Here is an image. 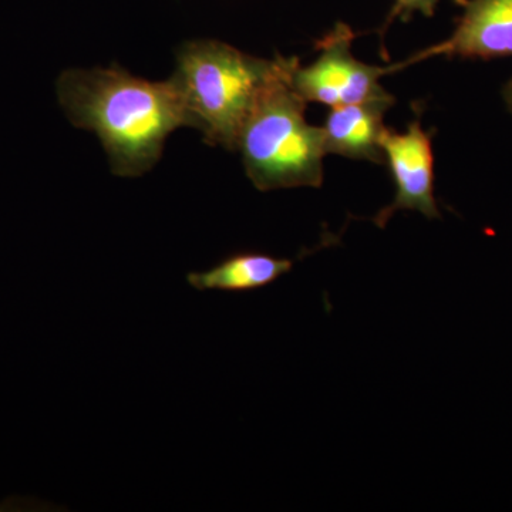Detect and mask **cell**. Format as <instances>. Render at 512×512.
<instances>
[{
  "instance_id": "cell-10",
  "label": "cell",
  "mask_w": 512,
  "mask_h": 512,
  "mask_svg": "<svg viewBox=\"0 0 512 512\" xmlns=\"http://www.w3.org/2000/svg\"><path fill=\"white\" fill-rule=\"evenodd\" d=\"M503 96L505 103H507L508 109H510L512 113V80L505 84Z\"/></svg>"
},
{
  "instance_id": "cell-6",
  "label": "cell",
  "mask_w": 512,
  "mask_h": 512,
  "mask_svg": "<svg viewBox=\"0 0 512 512\" xmlns=\"http://www.w3.org/2000/svg\"><path fill=\"white\" fill-rule=\"evenodd\" d=\"M463 8L453 35L403 60L400 70L436 56L481 60L512 56V0H467Z\"/></svg>"
},
{
  "instance_id": "cell-2",
  "label": "cell",
  "mask_w": 512,
  "mask_h": 512,
  "mask_svg": "<svg viewBox=\"0 0 512 512\" xmlns=\"http://www.w3.org/2000/svg\"><path fill=\"white\" fill-rule=\"evenodd\" d=\"M284 59H259L218 40L185 42L177 50L171 79L184 101L190 128L200 131L210 146L235 151L245 120Z\"/></svg>"
},
{
  "instance_id": "cell-3",
  "label": "cell",
  "mask_w": 512,
  "mask_h": 512,
  "mask_svg": "<svg viewBox=\"0 0 512 512\" xmlns=\"http://www.w3.org/2000/svg\"><path fill=\"white\" fill-rule=\"evenodd\" d=\"M298 60L285 57L239 133L235 151L247 177L262 192L323 184L325 136L322 127L308 123V103L292 89L291 72Z\"/></svg>"
},
{
  "instance_id": "cell-5",
  "label": "cell",
  "mask_w": 512,
  "mask_h": 512,
  "mask_svg": "<svg viewBox=\"0 0 512 512\" xmlns=\"http://www.w3.org/2000/svg\"><path fill=\"white\" fill-rule=\"evenodd\" d=\"M433 131L424 130L420 119L404 133L386 127L382 136L384 163L392 173L396 194L392 204L377 212L373 222L384 228L399 211H416L429 220L441 218L434 194Z\"/></svg>"
},
{
  "instance_id": "cell-8",
  "label": "cell",
  "mask_w": 512,
  "mask_h": 512,
  "mask_svg": "<svg viewBox=\"0 0 512 512\" xmlns=\"http://www.w3.org/2000/svg\"><path fill=\"white\" fill-rule=\"evenodd\" d=\"M295 261L265 252H235L207 271L190 272L187 282L200 292L247 293L275 284L292 271Z\"/></svg>"
},
{
  "instance_id": "cell-9",
  "label": "cell",
  "mask_w": 512,
  "mask_h": 512,
  "mask_svg": "<svg viewBox=\"0 0 512 512\" xmlns=\"http://www.w3.org/2000/svg\"><path fill=\"white\" fill-rule=\"evenodd\" d=\"M440 0H394L393 8L387 15L386 22L380 29V36L386 35L387 29L393 25L394 20L400 19L403 22H409L413 18L414 13H421L426 18H431L436 13L437 5ZM458 6L466 5L467 0H451Z\"/></svg>"
},
{
  "instance_id": "cell-4",
  "label": "cell",
  "mask_w": 512,
  "mask_h": 512,
  "mask_svg": "<svg viewBox=\"0 0 512 512\" xmlns=\"http://www.w3.org/2000/svg\"><path fill=\"white\" fill-rule=\"evenodd\" d=\"M355 37L348 25L338 23L316 42L315 62L306 67L299 60L295 63L291 84L302 100L333 109L390 96L379 82L386 74L399 72L397 64L380 67L360 62L352 53Z\"/></svg>"
},
{
  "instance_id": "cell-1",
  "label": "cell",
  "mask_w": 512,
  "mask_h": 512,
  "mask_svg": "<svg viewBox=\"0 0 512 512\" xmlns=\"http://www.w3.org/2000/svg\"><path fill=\"white\" fill-rule=\"evenodd\" d=\"M57 99L73 126L93 131L117 177L153 170L178 128L191 127L173 79L150 82L117 64L69 69L56 83Z\"/></svg>"
},
{
  "instance_id": "cell-7",
  "label": "cell",
  "mask_w": 512,
  "mask_h": 512,
  "mask_svg": "<svg viewBox=\"0 0 512 512\" xmlns=\"http://www.w3.org/2000/svg\"><path fill=\"white\" fill-rule=\"evenodd\" d=\"M394 104V97H382L330 109L322 126L326 153L384 163L382 136L386 127L383 119Z\"/></svg>"
}]
</instances>
